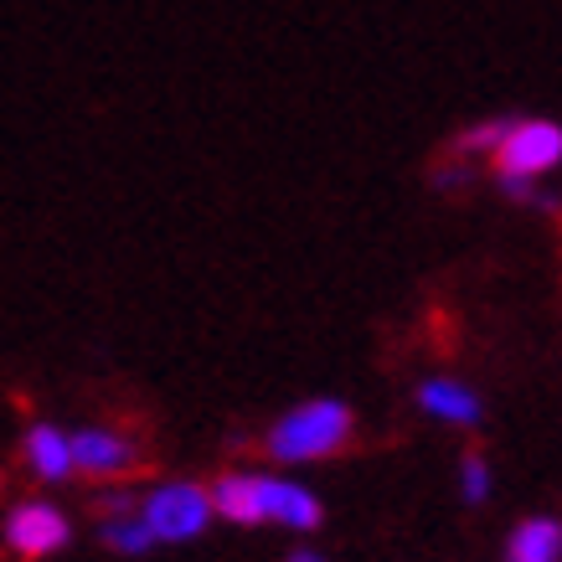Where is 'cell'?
Here are the masks:
<instances>
[{
    "mask_svg": "<svg viewBox=\"0 0 562 562\" xmlns=\"http://www.w3.org/2000/svg\"><path fill=\"white\" fill-rule=\"evenodd\" d=\"M206 495L212 516L227 527H284L300 537L325 527V501L284 470H217L206 480Z\"/></svg>",
    "mask_w": 562,
    "mask_h": 562,
    "instance_id": "cell-1",
    "label": "cell"
},
{
    "mask_svg": "<svg viewBox=\"0 0 562 562\" xmlns=\"http://www.w3.org/2000/svg\"><path fill=\"white\" fill-rule=\"evenodd\" d=\"M357 439V408L346 397H305L294 403L263 428V460H273L279 470H300V464H321L346 454Z\"/></svg>",
    "mask_w": 562,
    "mask_h": 562,
    "instance_id": "cell-2",
    "label": "cell"
},
{
    "mask_svg": "<svg viewBox=\"0 0 562 562\" xmlns=\"http://www.w3.org/2000/svg\"><path fill=\"white\" fill-rule=\"evenodd\" d=\"M562 166V124L558 120H537V114H521V120L501 124V139L491 150V176L501 196L512 202H542V181Z\"/></svg>",
    "mask_w": 562,
    "mask_h": 562,
    "instance_id": "cell-3",
    "label": "cell"
},
{
    "mask_svg": "<svg viewBox=\"0 0 562 562\" xmlns=\"http://www.w3.org/2000/svg\"><path fill=\"white\" fill-rule=\"evenodd\" d=\"M139 516H145L155 547L196 542L217 521L206 480H191V475H166V480H155L150 491H139Z\"/></svg>",
    "mask_w": 562,
    "mask_h": 562,
    "instance_id": "cell-4",
    "label": "cell"
},
{
    "mask_svg": "<svg viewBox=\"0 0 562 562\" xmlns=\"http://www.w3.org/2000/svg\"><path fill=\"white\" fill-rule=\"evenodd\" d=\"M150 464L135 428L124 424H83L72 428V470L88 485H130Z\"/></svg>",
    "mask_w": 562,
    "mask_h": 562,
    "instance_id": "cell-5",
    "label": "cell"
},
{
    "mask_svg": "<svg viewBox=\"0 0 562 562\" xmlns=\"http://www.w3.org/2000/svg\"><path fill=\"white\" fill-rule=\"evenodd\" d=\"M72 542V516L52 501V495H21L0 516V547L21 562H47L68 552Z\"/></svg>",
    "mask_w": 562,
    "mask_h": 562,
    "instance_id": "cell-6",
    "label": "cell"
},
{
    "mask_svg": "<svg viewBox=\"0 0 562 562\" xmlns=\"http://www.w3.org/2000/svg\"><path fill=\"white\" fill-rule=\"evenodd\" d=\"M93 537L114 558H145L155 552V537L139 516V495L130 485H99L93 491Z\"/></svg>",
    "mask_w": 562,
    "mask_h": 562,
    "instance_id": "cell-7",
    "label": "cell"
},
{
    "mask_svg": "<svg viewBox=\"0 0 562 562\" xmlns=\"http://www.w3.org/2000/svg\"><path fill=\"white\" fill-rule=\"evenodd\" d=\"M21 464L47 491L78 480V470H72V428L52 424V418H32V424L21 428Z\"/></svg>",
    "mask_w": 562,
    "mask_h": 562,
    "instance_id": "cell-8",
    "label": "cell"
},
{
    "mask_svg": "<svg viewBox=\"0 0 562 562\" xmlns=\"http://www.w3.org/2000/svg\"><path fill=\"white\" fill-rule=\"evenodd\" d=\"M413 408L424 413L428 424H443V428H480L485 424V397H480L464 376H424L413 387Z\"/></svg>",
    "mask_w": 562,
    "mask_h": 562,
    "instance_id": "cell-9",
    "label": "cell"
},
{
    "mask_svg": "<svg viewBox=\"0 0 562 562\" xmlns=\"http://www.w3.org/2000/svg\"><path fill=\"white\" fill-rule=\"evenodd\" d=\"M501 562H562V516H547V512L521 516L506 531Z\"/></svg>",
    "mask_w": 562,
    "mask_h": 562,
    "instance_id": "cell-10",
    "label": "cell"
},
{
    "mask_svg": "<svg viewBox=\"0 0 562 562\" xmlns=\"http://www.w3.org/2000/svg\"><path fill=\"white\" fill-rule=\"evenodd\" d=\"M454 491H460L464 506H485L495 491V464L485 449H464L460 464H454Z\"/></svg>",
    "mask_w": 562,
    "mask_h": 562,
    "instance_id": "cell-11",
    "label": "cell"
},
{
    "mask_svg": "<svg viewBox=\"0 0 562 562\" xmlns=\"http://www.w3.org/2000/svg\"><path fill=\"white\" fill-rule=\"evenodd\" d=\"M284 562H330V558H325V552H315V547H294Z\"/></svg>",
    "mask_w": 562,
    "mask_h": 562,
    "instance_id": "cell-12",
    "label": "cell"
}]
</instances>
